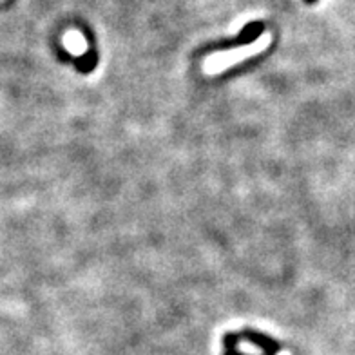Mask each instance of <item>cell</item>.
I'll use <instances>...</instances> for the list:
<instances>
[{
    "instance_id": "7a4b0ae2",
    "label": "cell",
    "mask_w": 355,
    "mask_h": 355,
    "mask_svg": "<svg viewBox=\"0 0 355 355\" xmlns=\"http://www.w3.org/2000/svg\"><path fill=\"white\" fill-rule=\"evenodd\" d=\"M305 2H307L308 6H312V4H316V2H319V0H305Z\"/></svg>"
},
{
    "instance_id": "6da1fadb",
    "label": "cell",
    "mask_w": 355,
    "mask_h": 355,
    "mask_svg": "<svg viewBox=\"0 0 355 355\" xmlns=\"http://www.w3.org/2000/svg\"><path fill=\"white\" fill-rule=\"evenodd\" d=\"M225 355H243V354H241V352H236L234 348H227Z\"/></svg>"
}]
</instances>
